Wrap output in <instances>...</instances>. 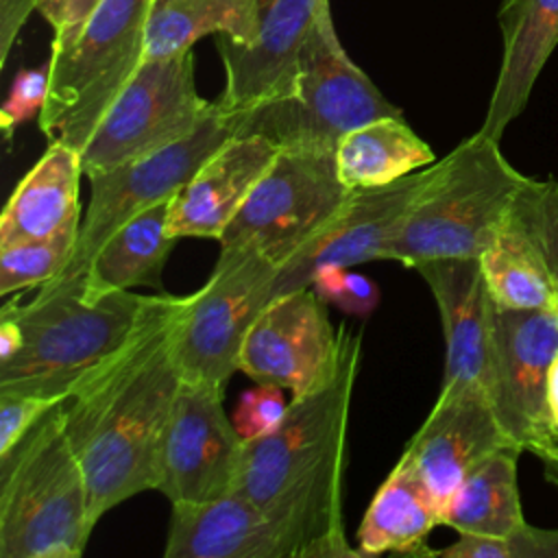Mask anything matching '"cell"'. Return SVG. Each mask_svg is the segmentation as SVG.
<instances>
[{
    "mask_svg": "<svg viewBox=\"0 0 558 558\" xmlns=\"http://www.w3.org/2000/svg\"><path fill=\"white\" fill-rule=\"evenodd\" d=\"M183 299L163 290L148 296L131 333L78 379L63 403L92 525L118 504L155 490L163 427L183 379L172 351Z\"/></svg>",
    "mask_w": 558,
    "mask_h": 558,
    "instance_id": "1",
    "label": "cell"
},
{
    "mask_svg": "<svg viewBox=\"0 0 558 558\" xmlns=\"http://www.w3.org/2000/svg\"><path fill=\"white\" fill-rule=\"evenodd\" d=\"M362 338L349 331L338 375L292 397L281 423L246 440L233 490L266 512L294 543L296 558H349L342 525L347 427Z\"/></svg>",
    "mask_w": 558,
    "mask_h": 558,
    "instance_id": "2",
    "label": "cell"
},
{
    "mask_svg": "<svg viewBox=\"0 0 558 558\" xmlns=\"http://www.w3.org/2000/svg\"><path fill=\"white\" fill-rule=\"evenodd\" d=\"M530 177L501 153L499 140L475 133L427 166L388 262L414 268L429 259L480 257Z\"/></svg>",
    "mask_w": 558,
    "mask_h": 558,
    "instance_id": "3",
    "label": "cell"
},
{
    "mask_svg": "<svg viewBox=\"0 0 558 558\" xmlns=\"http://www.w3.org/2000/svg\"><path fill=\"white\" fill-rule=\"evenodd\" d=\"M63 403L0 456V558H78L92 536L87 484Z\"/></svg>",
    "mask_w": 558,
    "mask_h": 558,
    "instance_id": "4",
    "label": "cell"
},
{
    "mask_svg": "<svg viewBox=\"0 0 558 558\" xmlns=\"http://www.w3.org/2000/svg\"><path fill=\"white\" fill-rule=\"evenodd\" d=\"M148 296L131 290L89 299L83 288L41 292L0 310L22 329L17 353L0 362V392L68 399L78 379L135 327Z\"/></svg>",
    "mask_w": 558,
    "mask_h": 558,
    "instance_id": "5",
    "label": "cell"
},
{
    "mask_svg": "<svg viewBox=\"0 0 558 558\" xmlns=\"http://www.w3.org/2000/svg\"><path fill=\"white\" fill-rule=\"evenodd\" d=\"M229 116L235 135H264L277 148L336 150L353 129L403 113L344 52L325 0L301 48L290 96Z\"/></svg>",
    "mask_w": 558,
    "mask_h": 558,
    "instance_id": "6",
    "label": "cell"
},
{
    "mask_svg": "<svg viewBox=\"0 0 558 558\" xmlns=\"http://www.w3.org/2000/svg\"><path fill=\"white\" fill-rule=\"evenodd\" d=\"M150 0H102L89 20L50 44L39 126L78 153L144 63Z\"/></svg>",
    "mask_w": 558,
    "mask_h": 558,
    "instance_id": "7",
    "label": "cell"
},
{
    "mask_svg": "<svg viewBox=\"0 0 558 558\" xmlns=\"http://www.w3.org/2000/svg\"><path fill=\"white\" fill-rule=\"evenodd\" d=\"M351 194L336 150L279 148L218 244L255 248L281 268L342 214Z\"/></svg>",
    "mask_w": 558,
    "mask_h": 558,
    "instance_id": "8",
    "label": "cell"
},
{
    "mask_svg": "<svg viewBox=\"0 0 558 558\" xmlns=\"http://www.w3.org/2000/svg\"><path fill=\"white\" fill-rule=\"evenodd\" d=\"M279 266L248 246H220L209 279L183 299L172 351L183 379L227 386L244 340L275 296Z\"/></svg>",
    "mask_w": 558,
    "mask_h": 558,
    "instance_id": "9",
    "label": "cell"
},
{
    "mask_svg": "<svg viewBox=\"0 0 558 558\" xmlns=\"http://www.w3.org/2000/svg\"><path fill=\"white\" fill-rule=\"evenodd\" d=\"M233 135V118L216 102V111L187 137L150 155L124 161L111 170L89 174L92 192L74 253L61 275L39 290L54 292L63 288H83L87 266L105 240L137 214L172 201V196L196 174L203 161Z\"/></svg>",
    "mask_w": 558,
    "mask_h": 558,
    "instance_id": "10",
    "label": "cell"
},
{
    "mask_svg": "<svg viewBox=\"0 0 558 558\" xmlns=\"http://www.w3.org/2000/svg\"><path fill=\"white\" fill-rule=\"evenodd\" d=\"M194 50L148 59L81 150L85 177L161 150L194 133L214 111L196 92Z\"/></svg>",
    "mask_w": 558,
    "mask_h": 558,
    "instance_id": "11",
    "label": "cell"
},
{
    "mask_svg": "<svg viewBox=\"0 0 558 558\" xmlns=\"http://www.w3.org/2000/svg\"><path fill=\"white\" fill-rule=\"evenodd\" d=\"M556 351L558 310L493 305L486 395L512 445L532 451L547 471L558 469V429L547 405V377Z\"/></svg>",
    "mask_w": 558,
    "mask_h": 558,
    "instance_id": "12",
    "label": "cell"
},
{
    "mask_svg": "<svg viewBox=\"0 0 558 558\" xmlns=\"http://www.w3.org/2000/svg\"><path fill=\"white\" fill-rule=\"evenodd\" d=\"M218 384L181 379L163 427L155 490L170 504H201L233 490L244 440L227 416Z\"/></svg>",
    "mask_w": 558,
    "mask_h": 558,
    "instance_id": "13",
    "label": "cell"
},
{
    "mask_svg": "<svg viewBox=\"0 0 558 558\" xmlns=\"http://www.w3.org/2000/svg\"><path fill=\"white\" fill-rule=\"evenodd\" d=\"M347 325L333 327L314 288L277 294L253 323L240 371L255 384H275L292 397L327 386L347 351Z\"/></svg>",
    "mask_w": 558,
    "mask_h": 558,
    "instance_id": "14",
    "label": "cell"
},
{
    "mask_svg": "<svg viewBox=\"0 0 558 558\" xmlns=\"http://www.w3.org/2000/svg\"><path fill=\"white\" fill-rule=\"evenodd\" d=\"M514 447L480 384L440 386V395L403 449L440 519L462 480L490 453ZM519 449V447H514ZM521 451V449H519Z\"/></svg>",
    "mask_w": 558,
    "mask_h": 558,
    "instance_id": "15",
    "label": "cell"
},
{
    "mask_svg": "<svg viewBox=\"0 0 558 558\" xmlns=\"http://www.w3.org/2000/svg\"><path fill=\"white\" fill-rule=\"evenodd\" d=\"M427 179V168L379 187L353 190L342 214L301 253L286 262L275 279V296L312 286L320 266L388 259L410 205Z\"/></svg>",
    "mask_w": 558,
    "mask_h": 558,
    "instance_id": "16",
    "label": "cell"
},
{
    "mask_svg": "<svg viewBox=\"0 0 558 558\" xmlns=\"http://www.w3.org/2000/svg\"><path fill=\"white\" fill-rule=\"evenodd\" d=\"M325 0H257L259 33L253 46L216 35L225 89L216 100L225 113H242L286 98L294 89L301 48Z\"/></svg>",
    "mask_w": 558,
    "mask_h": 558,
    "instance_id": "17",
    "label": "cell"
},
{
    "mask_svg": "<svg viewBox=\"0 0 558 558\" xmlns=\"http://www.w3.org/2000/svg\"><path fill=\"white\" fill-rule=\"evenodd\" d=\"M429 286L445 333L442 386L486 390L493 344V299L480 257L429 259L414 266Z\"/></svg>",
    "mask_w": 558,
    "mask_h": 558,
    "instance_id": "18",
    "label": "cell"
},
{
    "mask_svg": "<svg viewBox=\"0 0 558 558\" xmlns=\"http://www.w3.org/2000/svg\"><path fill=\"white\" fill-rule=\"evenodd\" d=\"M279 148L264 135H233L172 196L168 233L220 240Z\"/></svg>",
    "mask_w": 558,
    "mask_h": 558,
    "instance_id": "19",
    "label": "cell"
},
{
    "mask_svg": "<svg viewBox=\"0 0 558 558\" xmlns=\"http://www.w3.org/2000/svg\"><path fill=\"white\" fill-rule=\"evenodd\" d=\"M166 558H296L290 536L251 499L231 490L201 504H172Z\"/></svg>",
    "mask_w": 558,
    "mask_h": 558,
    "instance_id": "20",
    "label": "cell"
},
{
    "mask_svg": "<svg viewBox=\"0 0 558 558\" xmlns=\"http://www.w3.org/2000/svg\"><path fill=\"white\" fill-rule=\"evenodd\" d=\"M504 57L480 133L501 140L558 44V0H501Z\"/></svg>",
    "mask_w": 558,
    "mask_h": 558,
    "instance_id": "21",
    "label": "cell"
},
{
    "mask_svg": "<svg viewBox=\"0 0 558 558\" xmlns=\"http://www.w3.org/2000/svg\"><path fill=\"white\" fill-rule=\"evenodd\" d=\"M81 153L61 142H48L46 153L22 177L0 216V248L46 238L81 220L78 185Z\"/></svg>",
    "mask_w": 558,
    "mask_h": 558,
    "instance_id": "22",
    "label": "cell"
},
{
    "mask_svg": "<svg viewBox=\"0 0 558 558\" xmlns=\"http://www.w3.org/2000/svg\"><path fill=\"white\" fill-rule=\"evenodd\" d=\"M436 525H440V514L425 484L401 456L362 517L355 549L360 556L386 551L432 556L434 549L425 543Z\"/></svg>",
    "mask_w": 558,
    "mask_h": 558,
    "instance_id": "23",
    "label": "cell"
},
{
    "mask_svg": "<svg viewBox=\"0 0 558 558\" xmlns=\"http://www.w3.org/2000/svg\"><path fill=\"white\" fill-rule=\"evenodd\" d=\"M168 211L170 201L159 203L124 222L105 240L83 279V290L89 299L135 286L161 290L166 259L179 242L168 233Z\"/></svg>",
    "mask_w": 558,
    "mask_h": 558,
    "instance_id": "24",
    "label": "cell"
},
{
    "mask_svg": "<svg viewBox=\"0 0 558 558\" xmlns=\"http://www.w3.org/2000/svg\"><path fill=\"white\" fill-rule=\"evenodd\" d=\"M257 33V0H150L144 61L183 54L205 35L253 46Z\"/></svg>",
    "mask_w": 558,
    "mask_h": 558,
    "instance_id": "25",
    "label": "cell"
},
{
    "mask_svg": "<svg viewBox=\"0 0 558 558\" xmlns=\"http://www.w3.org/2000/svg\"><path fill=\"white\" fill-rule=\"evenodd\" d=\"M434 161V150L403 116L366 122L347 133L336 146L338 174L349 190L388 185Z\"/></svg>",
    "mask_w": 558,
    "mask_h": 558,
    "instance_id": "26",
    "label": "cell"
},
{
    "mask_svg": "<svg viewBox=\"0 0 558 558\" xmlns=\"http://www.w3.org/2000/svg\"><path fill=\"white\" fill-rule=\"evenodd\" d=\"M519 449L506 447L482 460L456 488L440 525L458 534L510 536L525 519L517 484Z\"/></svg>",
    "mask_w": 558,
    "mask_h": 558,
    "instance_id": "27",
    "label": "cell"
},
{
    "mask_svg": "<svg viewBox=\"0 0 558 558\" xmlns=\"http://www.w3.org/2000/svg\"><path fill=\"white\" fill-rule=\"evenodd\" d=\"M480 266L499 307L508 310H558L556 275L538 244L506 216Z\"/></svg>",
    "mask_w": 558,
    "mask_h": 558,
    "instance_id": "28",
    "label": "cell"
},
{
    "mask_svg": "<svg viewBox=\"0 0 558 558\" xmlns=\"http://www.w3.org/2000/svg\"><path fill=\"white\" fill-rule=\"evenodd\" d=\"M78 231L81 220L70 222L46 238L0 248V296L9 299L57 279L74 253Z\"/></svg>",
    "mask_w": 558,
    "mask_h": 558,
    "instance_id": "29",
    "label": "cell"
},
{
    "mask_svg": "<svg viewBox=\"0 0 558 558\" xmlns=\"http://www.w3.org/2000/svg\"><path fill=\"white\" fill-rule=\"evenodd\" d=\"M510 218L538 244L554 275L558 272V181L530 179L519 192Z\"/></svg>",
    "mask_w": 558,
    "mask_h": 558,
    "instance_id": "30",
    "label": "cell"
},
{
    "mask_svg": "<svg viewBox=\"0 0 558 558\" xmlns=\"http://www.w3.org/2000/svg\"><path fill=\"white\" fill-rule=\"evenodd\" d=\"M312 288L325 303H336L355 316H368L379 303L377 286L344 266H320L312 277Z\"/></svg>",
    "mask_w": 558,
    "mask_h": 558,
    "instance_id": "31",
    "label": "cell"
},
{
    "mask_svg": "<svg viewBox=\"0 0 558 558\" xmlns=\"http://www.w3.org/2000/svg\"><path fill=\"white\" fill-rule=\"evenodd\" d=\"M286 410L283 388L275 384H257L240 397L233 410V425L244 442L255 440L272 432L281 423Z\"/></svg>",
    "mask_w": 558,
    "mask_h": 558,
    "instance_id": "32",
    "label": "cell"
},
{
    "mask_svg": "<svg viewBox=\"0 0 558 558\" xmlns=\"http://www.w3.org/2000/svg\"><path fill=\"white\" fill-rule=\"evenodd\" d=\"M48 78H50L48 63L44 68L22 70L15 74L9 96L0 109V126L7 140H11L13 131L20 124L33 120L35 116L39 118L48 96Z\"/></svg>",
    "mask_w": 558,
    "mask_h": 558,
    "instance_id": "33",
    "label": "cell"
},
{
    "mask_svg": "<svg viewBox=\"0 0 558 558\" xmlns=\"http://www.w3.org/2000/svg\"><path fill=\"white\" fill-rule=\"evenodd\" d=\"M61 401L65 399L0 392V456L9 453Z\"/></svg>",
    "mask_w": 558,
    "mask_h": 558,
    "instance_id": "34",
    "label": "cell"
},
{
    "mask_svg": "<svg viewBox=\"0 0 558 558\" xmlns=\"http://www.w3.org/2000/svg\"><path fill=\"white\" fill-rule=\"evenodd\" d=\"M102 0H39L37 11L52 26L54 39L78 31Z\"/></svg>",
    "mask_w": 558,
    "mask_h": 558,
    "instance_id": "35",
    "label": "cell"
},
{
    "mask_svg": "<svg viewBox=\"0 0 558 558\" xmlns=\"http://www.w3.org/2000/svg\"><path fill=\"white\" fill-rule=\"evenodd\" d=\"M510 558H558V530L523 523L508 536Z\"/></svg>",
    "mask_w": 558,
    "mask_h": 558,
    "instance_id": "36",
    "label": "cell"
},
{
    "mask_svg": "<svg viewBox=\"0 0 558 558\" xmlns=\"http://www.w3.org/2000/svg\"><path fill=\"white\" fill-rule=\"evenodd\" d=\"M39 0H0V65L9 59L11 46L26 24L28 15L37 11Z\"/></svg>",
    "mask_w": 558,
    "mask_h": 558,
    "instance_id": "37",
    "label": "cell"
},
{
    "mask_svg": "<svg viewBox=\"0 0 558 558\" xmlns=\"http://www.w3.org/2000/svg\"><path fill=\"white\" fill-rule=\"evenodd\" d=\"M20 347H22L20 325L9 314L0 312V362L11 360Z\"/></svg>",
    "mask_w": 558,
    "mask_h": 558,
    "instance_id": "38",
    "label": "cell"
},
{
    "mask_svg": "<svg viewBox=\"0 0 558 558\" xmlns=\"http://www.w3.org/2000/svg\"><path fill=\"white\" fill-rule=\"evenodd\" d=\"M547 405H549V414L554 421V427L558 429V351L551 360L549 366V377H547Z\"/></svg>",
    "mask_w": 558,
    "mask_h": 558,
    "instance_id": "39",
    "label": "cell"
},
{
    "mask_svg": "<svg viewBox=\"0 0 558 558\" xmlns=\"http://www.w3.org/2000/svg\"><path fill=\"white\" fill-rule=\"evenodd\" d=\"M547 477H549L554 484H558V469H554V471H547Z\"/></svg>",
    "mask_w": 558,
    "mask_h": 558,
    "instance_id": "40",
    "label": "cell"
},
{
    "mask_svg": "<svg viewBox=\"0 0 558 558\" xmlns=\"http://www.w3.org/2000/svg\"><path fill=\"white\" fill-rule=\"evenodd\" d=\"M556 283H558V272H556Z\"/></svg>",
    "mask_w": 558,
    "mask_h": 558,
    "instance_id": "41",
    "label": "cell"
}]
</instances>
